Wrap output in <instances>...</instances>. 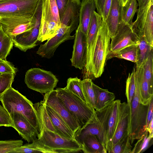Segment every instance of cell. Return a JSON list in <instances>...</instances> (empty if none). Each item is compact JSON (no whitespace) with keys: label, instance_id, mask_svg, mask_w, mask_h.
<instances>
[{"label":"cell","instance_id":"f907efd6","mask_svg":"<svg viewBox=\"0 0 153 153\" xmlns=\"http://www.w3.org/2000/svg\"><path fill=\"white\" fill-rule=\"evenodd\" d=\"M128 0H121L122 4L123 6H124Z\"/></svg>","mask_w":153,"mask_h":153},{"label":"cell","instance_id":"7bdbcfd3","mask_svg":"<svg viewBox=\"0 0 153 153\" xmlns=\"http://www.w3.org/2000/svg\"><path fill=\"white\" fill-rule=\"evenodd\" d=\"M17 69L10 62L6 59H0V73L13 74L16 75Z\"/></svg>","mask_w":153,"mask_h":153},{"label":"cell","instance_id":"d6a6232c","mask_svg":"<svg viewBox=\"0 0 153 153\" xmlns=\"http://www.w3.org/2000/svg\"><path fill=\"white\" fill-rule=\"evenodd\" d=\"M13 46V38L0 30V59H6Z\"/></svg>","mask_w":153,"mask_h":153},{"label":"cell","instance_id":"7dc6e473","mask_svg":"<svg viewBox=\"0 0 153 153\" xmlns=\"http://www.w3.org/2000/svg\"><path fill=\"white\" fill-rule=\"evenodd\" d=\"M97 13L102 17V15L104 6L105 0H94Z\"/></svg>","mask_w":153,"mask_h":153},{"label":"cell","instance_id":"c3c4849f","mask_svg":"<svg viewBox=\"0 0 153 153\" xmlns=\"http://www.w3.org/2000/svg\"><path fill=\"white\" fill-rule=\"evenodd\" d=\"M138 2L139 9H141L145 7L150 0H136Z\"/></svg>","mask_w":153,"mask_h":153},{"label":"cell","instance_id":"b9f144b4","mask_svg":"<svg viewBox=\"0 0 153 153\" xmlns=\"http://www.w3.org/2000/svg\"><path fill=\"white\" fill-rule=\"evenodd\" d=\"M1 126L13 127L10 114L3 106L0 105V126Z\"/></svg>","mask_w":153,"mask_h":153},{"label":"cell","instance_id":"f1b7e54d","mask_svg":"<svg viewBox=\"0 0 153 153\" xmlns=\"http://www.w3.org/2000/svg\"><path fill=\"white\" fill-rule=\"evenodd\" d=\"M33 106L36 111L39 119V129L45 128L57 133L48 114L45 105L42 101L33 104Z\"/></svg>","mask_w":153,"mask_h":153},{"label":"cell","instance_id":"ee69618b","mask_svg":"<svg viewBox=\"0 0 153 153\" xmlns=\"http://www.w3.org/2000/svg\"><path fill=\"white\" fill-rule=\"evenodd\" d=\"M69 1V0H55L59 10L60 20L63 16Z\"/></svg>","mask_w":153,"mask_h":153},{"label":"cell","instance_id":"83f0119b","mask_svg":"<svg viewBox=\"0 0 153 153\" xmlns=\"http://www.w3.org/2000/svg\"><path fill=\"white\" fill-rule=\"evenodd\" d=\"M112 103L102 109L95 110V113L100 123V134L102 140V145L106 149L108 122Z\"/></svg>","mask_w":153,"mask_h":153},{"label":"cell","instance_id":"52a82bcc","mask_svg":"<svg viewBox=\"0 0 153 153\" xmlns=\"http://www.w3.org/2000/svg\"><path fill=\"white\" fill-rule=\"evenodd\" d=\"M137 18L132 26L139 39L144 38L153 47V0H150L143 8L137 9Z\"/></svg>","mask_w":153,"mask_h":153},{"label":"cell","instance_id":"ab89813d","mask_svg":"<svg viewBox=\"0 0 153 153\" xmlns=\"http://www.w3.org/2000/svg\"><path fill=\"white\" fill-rule=\"evenodd\" d=\"M15 75L10 73L2 74L0 75V101L3 94L11 87Z\"/></svg>","mask_w":153,"mask_h":153},{"label":"cell","instance_id":"bcb514c9","mask_svg":"<svg viewBox=\"0 0 153 153\" xmlns=\"http://www.w3.org/2000/svg\"><path fill=\"white\" fill-rule=\"evenodd\" d=\"M112 0H105L103 8L102 19L106 20L108 18L110 10Z\"/></svg>","mask_w":153,"mask_h":153},{"label":"cell","instance_id":"f5cc1de1","mask_svg":"<svg viewBox=\"0 0 153 153\" xmlns=\"http://www.w3.org/2000/svg\"><path fill=\"white\" fill-rule=\"evenodd\" d=\"M2 0H0V1H2Z\"/></svg>","mask_w":153,"mask_h":153},{"label":"cell","instance_id":"60d3db41","mask_svg":"<svg viewBox=\"0 0 153 153\" xmlns=\"http://www.w3.org/2000/svg\"><path fill=\"white\" fill-rule=\"evenodd\" d=\"M22 140H0V153H10L22 145Z\"/></svg>","mask_w":153,"mask_h":153},{"label":"cell","instance_id":"4316f807","mask_svg":"<svg viewBox=\"0 0 153 153\" xmlns=\"http://www.w3.org/2000/svg\"><path fill=\"white\" fill-rule=\"evenodd\" d=\"M90 134L96 135L102 144L100 125L97 118L96 120L88 124L84 128L78 130L74 134V138L82 146L83 138L86 136Z\"/></svg>","mask_w":153,"mask_h":153},{"label":"cell","instance_id":"ffe728a7","mask_svg":"<svg viewBox=\"0 0 153 153\" xmlns=\"http://www.w3.org/2000/svg\"><path fill=\"white\" fill-rule=\"evenodd\" d=\"M122 6L121 0H112L108 17L106 20L111 39L118 29Z\"/></svg>","mask_w":153,"mask_h":153},{"label":"cell","instance_id":"cb8c5ba5","mask_svg":"<svg viewBox=\"0 0 153 153\" xmlns=\"http://www.w3.org/2000/svg\"><path fill=\"white\" fill-rule=\"evenodd\" d=\"M55 21L60 25L58 9L55 0H43L41 24Z\"/></svg>","mask_w":153,"mask_h":153},{"label":"cell","instance_id":"3957f363","mask_svg":"<svg viewBox=\"0 0 153 153\" xmlns=\"http://www.w3.org/2000/svg\"><path fill=\"white\" fill-rule=\"evenodd\" d=\"M110 39L106 21L102 19L93 55L90 78L91 79L100 77L104 71L109 51Z\"/></svg>","mask_w":153,"mask_h":153},{"label":"cell","instance_id":"7a4b0ae2","mask_svg":"<svg viewBox=\"0 0 153 153\" xmlns=\"http://www.w3.org/2000/svg\"><path fill=\"white\" fill-rule=\"evenodd\" d=\"M9 114L17 112L23 115L39 131V118L33 104L17 90L10 87L3 94L1 101Z\"/></svg>","mask_w":153,"mask_h":153},{"label":"cell","instance_id":"8d00e7d4","mask_svg":"<svg viewBox=\"0 0 153 153\" xmlns=\"http://www.w3.org/2000/svg\"><path fill=\"white\" fill-rule=\"evenodd\" d=\"M92 83V79L89 78L82 80L83 91L87 103L94 109L95 98Z\"/></svg>","mask_w":153,"mask_h":153},{"label":"cell","instance_id":"d4e9b609","mask_svg":"<svg viewBox=\"0 0 153 153\" xmlns=\"http://www.w3.org/2000/svg\"><path fill=\"white\" fill-rule=\"evenodd\" d=\"M57 153L46 146L36 137H33L31 143H27L16 149L10 153Z\"/></svg>","mask_w":153,"mask_h":153},{"label":"cell","instance_id":"816d5d0a","mask_svg":"<svg viewBox=\"0 0 153 153\" xmlns=\"http://www.w3.org/2000/svg\"><path fill=\"white\" fill-rule=\"evenodd\" d=\"M1 23L0 22V30L1 29Z\"/></svg>","mask_w":153,"mask_h":153},{"label":"cell","instance_id":"5bb4252c","mask_svg":"<svg viewBox=\"0 0 153 153\" xmlns=\"http://www.w3.org/2000/svg\"><path fill=\"white\" fill-rule=\"evenodd\" d=\"M42 101L45 105L51 108L62 118L74 134L80 128L77 122L57 96L56 90L53 89L45 94Z\"/></svg>","mask_w":153,"mask_h":153},{"label":"cell","instance_id":"db71d44e","mask_svg":"<svg viewBox=\"0 0 153 153\" xmlns=\"http://www.w3.org/2000/svg\"><path fill=\"white\" fill-rule=\"evenodd\" d=\"M1 73H0V75H1Z\"/></svg>","mask_w":153,"mask_h":153},{"label":"cell","instance_id":"277c9868","mask_svg":"<svg viewBox=\"0 0 153 153\" xmlns=\"http://www.w3.org/2000/svg\"><path fill=\"white\" fill-rule=\"evenodd\" d=\"M139 93L138 79L131 108H130L129 123L127 131L131 144L135 140L140 139L147 130L146 123L149 105H145L140 103Z\"/></svg>","mask_w":153,"mask_h":153},{"label":"cell","instance_id":"681fc988","mask_svg":"<svg viewBox=\"0 0 153 153\" xmlns=\"http://www.w3.org/2000/svg\"><path fill=\"white\" fill-rule=\"evenodd\" d=\"M153 119L151 120L147 130L149 132V136L152 138L153 137Z\"/></svg>","mask_w":153,"mask_h":153},{"label":"cell","instance_id":"ac0fdd59","mask_svg":"<svg viewBox=\"0 0 153 153\" xmlns=\"http://www.w3.org/2000/svg\"><path fill=\"white\" fill-rule=\"evenodd\" d=\"M45 105L48 114L57 133L66 138L75 139L74 133L62 118L51 108Z\"/></svg>","mask_w":153,"mask_h":153},{"label":"cell","instance_id":"44dd1931","mask_svg":"<svg viewBox=\"0 0 153 153\" xmlns=\"http://www.w3.org/2000/svg\"><path fill=\"white\" fill-rule=\"evenodd\" d=\"M136 67L137 70L139 83L140 102L144 105H148L151 99L153 98V88L144 76L142 65Z\"/></svg>","mask_w":153,"mask_h":153},{"label":"cell","instance_id":"1f68e13d","mask_svg":"<svg viewBox=\"0 0 153 153\" xmlns=\"http://www.w3.org/2000/svg\"><path fill=\"white\" fill-rule=\"evenodd\" d=\"M138 80L137 69L136 67L134 68L132 72L129 74L126 81V95L130 108H131Z\"/></svg>","mask_w":153,"mask_h":153},{"label":"cell","instance_id":"f35d334b","mask_svg":"<svg viewBox=\"0 0 153 153\" xmlns=\"http://www.w3.org/2000/svg\"><path fill=\"white\" fill-rule=\"evenodd\" d=\"M149 134V132L146 130L143 136L138 139L130 153H142L148 148L153 138L150 137Z\"/></svg>","mask_w":153,"mask_h":153},{"label":"cell","instance_id":"8992f818","mask_svg":"<svg viewBox=\"0 0 153 153\" xmlns=\"http://www.w3.org/2000/svg\"><path fill=\"white\" fill-rule=\"evenodd\" d=\"M58 80L51 72L39 68H33L26 73L25 82L29 88L46 94L56 86Z\"/></svg>","mask_w":153,"mask_h":153},{"label":"cell","instance_id":"6da1fadb","mask_svg":"<svg viewBox=\"0 0 153 153\" xmlns=\"http://www.w3.org/2000/svg\"><path fill=\"white\" fill-rule=\"evenodd\" d=\"M56 90L57 96L80 128L97 120L95 110L77 96L65 88H58Z\"/></svg>","mask_w":153,"mask_h":153},{"label":"cell","instance_id":"9c48e42d","mask_svg":"<svg viewBox=\"0 0 153 153\" xmlns=\"http://www.w3.org/2000/svg\"><path fill=\"white\" fill-rule=\"evenodd\" d=\"M39 0H3L0 1V18L33 16Z\"/></svg>","mask_w":153,"mask_h":153},{"label":"cell","instance_id":"f546056e","mask_svg":"<svg viewBox=\"0 0 153 153\" xmlns=\"http://www.w3.org/2000/svg\"><path fill=\"white\" fill-rule=\"evenodd\" d=\"M138 6L136 0H128L125 5L122 7L120 21L132 25L133 19Z\"/></svg>","mask_w":153,"mask_h":153},{"label":"cell","instance_id":"d590c367","mask_svg":"<svg viewBox=\"0 0 153 153\" xmlns=\"http://www.w3.org/2000/svg\"><path fill=\"white\" fill-rule=\"evenodd\" d=\"M132 147L128 131L112 147L109 153H130Z\"/></svg>","mask_w":153,"mask_h":153},{"label":"cell","instance_id":"d6986e66","mask_svg":"<svg viewBox=\"0 0 153 153\" xmlns=\"http://www.w3.org/2000/svg\"><path fill=\"white\" fill-rule=\"evenodd\" d=\"M96 9L94 0H82L81 1L79 25L86 36L92 16Z\"/></svg>","mask_w":153,"mask_h":153},{"label":"cell","instance_id":"8fae6325","mask_svg":"<svg viewBox=\"0 0 153 153\" xmlns=\"http://www.w3.org/2000/svg\"><path fill=\"white\" fill-rule=\"evenodd\" d=\"M102 20V16L95 11L92 16L86 35L87 56L85 65L82 69L83 79L90 78L93 55Z\"/></svg>","mask_w":153,"mask_h":153},{"label":"cell","instance_id":"e0dca14e","mask_svg":"<svg viewBox=\"0 0 153 153\" xmlns=\"http://www.w3.org/2000/svg\"><path fill=\"white\" fill-rule=\"evenodd\" d=\"M129 115L130 108L128 103L120 102L116 128L111 142V150L125 134L128 131Z\"/></svg>","mask_w":153,"mask_h":153},{"label":"cell","instance_id":"836d02e7","mask_svg":"<svg viewBox=\"0 0 153 153\" xmlns=\"http://www.w3.org/2000/svg\"><path fill=\"white\" fill-rule=\"evenodd\" d=\"M137 45V61L136 66L140 67L147 58L153 47L148 44L144 38L139 39Z\"/></svg>","mask_w":153,"mask_h":153},{"label":"cell","instance_id":"2e32d148","mask_svg":"<svg viewBox=\"0 0 153 153\" xmlns=\"http://www.w3.org/2000/svg\"><path fill=\"white\" fill-rule=\"evenodd\" d=\"M10 114L12 120L13 128L28 143L32 142L33 138L37 136L39 133L38 129L22 114L13 112Z\"/></svg>","mask_w":153,"mask_h":153},{"label":"cell","instance_id":"7402d4cb","mask_svg":"<svg viewBox=\"0 0 153 153\" xmlns=\"http://www.w3.org/2000/svg\"><path fill=\"white\" fill-rule=\"evenodd\" d=\"M121 101L114 100L111 104V111L107 124L106 150L109 153L111 150L112 138L115 131L118 118L119 105Z\"/></svg>","mask_w":153,"mask_h":153},{"label":"cell","instance_id":"4dcf8cb0","mask_svg":"<svg viewBox=\"0 0 153 153\" xmlns=\"http://www.w3.org/2000/svg\"><path fill=\"white\" fill-rule=\"evenodd\" d=\"M138 44L126 47L119 51L108 55L106 60L114 57L123 59L136 63L137 61Z\"/></svg>","mask_w":153,"mask_h":153},{"label":"cell","instance_id":"30bf717a","mask_svg":"<svg viewBox=\"0 0 153 153\" xmlns=\"http://www.w3.org/2000/svg\"><path fill=\"white\" fill-rule=\"evenodd\" d=\"M110 43L109 55L128 46L138 44L139 38L132 25L120 21L117 30Z\"/></svg>","mask_w":153,"mask_h":153},{"label":"cell","instance_id":"9a60e30c","mask_svg":"<svg viewBox=\"0 0 153 153\" xmlns=\"http://www.w3.org/2000/svg\"><path fill=\"white\" fill-rule=\"evenodd\" d=\"M72 54L70 60L76 68L82 69L85 67L87 56L86 36L78 25L76 31Z\"/></svg>","mask_w":153,"mask_h":153},{"label":"cell","instance_id":"74e56055","mask_svg":"<svg viewBox=\"0 0 153 153\" xmlns=\"http://www.w3.org/2000/svg\"><path fill=\"white\" fill-rule=\"evenodd\" d=\"M150 51L147 58L142 65L144 76L149 82L150 86L153 88V51Z\"/></svg>","mask_w":153,"mask_h":153},{"label":"cell","instance_id":"e575fe53","mask_svg":"<svg viewBox=\"0 0 153 153\" xmlns=\"http://www.w3.org/2000/svg\"><path fill=\"white\" fill-rule=\"evenodd\" d=\"M65 88L87 104L83 91L82 80L80 79L77 77L68 78L67 81V86Z\"/></svg>","mask_w":153,"mask_h":153},{"label":"cell","instance_id":"484cf974","mask_svg":"<svg viewBox=\"0 0 153 153\" xmlns=\"http://www.w3.org/2000/svg\"><path fill=\"white\" fill-rule=\"evenodd\" d=\"M82 151L84 153H106V149L95 135L90 134L83 139Z\"/></svg>","mask_w":153,"mask_h":153},{"label":"cell","instance_id":"5b68a950","mask_svg":"<svg viewBox=\"0 0 153 153\" xmlns=\"http://www.w3.org/2000/svg\"><path fill=\"white\" fill-rule=\"evenodd\" d=\"M37 137L43 144L57 153H75L82 151L81 145L75 139L62 137L45 128L40 129Z\"/></svg>","mask_w":153,"mask_h":153},{"label":"cell","instance_id":"f6af8a7d","mask_svg":"<svg viewBox=\"0 0 153 153\" xmlns=\"http://www.w3.org/2000/svg\"><path fill=\"white\" fill-rule=\"evenodd\" d=\"M152 98L151 100L149 105L147 115L146 128L147 130L153 119V100Z\"/></svg>","mask_w":153,"mask_h":153},{"label":"cell","instance_id":"4fadbf2b","mask_svg":"<svg viewBox=\"0 0 153 153\" xmlns=\"http://www.w3.org/2000/svg\"><path fill=\"white\" fill-rule=\"evenodd\" d=\"M74 30L69 27H60L54 36L48 39L44 44L40 45L36 53L42 57L51 58L60 44L67 40L74 39V35H71Z\"/></svg>","mask_w":153,"mask_h":153},{"label":"cell","instance_id":"603a6c76","mask_svg":"<svg viewBox=\"0 0 153 153\" xmlns=\"http://www.w3.org/2000/svg\"><path fill=\"white\" fill-rule=\"evenodd\" d=\"M92 85L95 94V110L104 108L114 100L115 96L113 93L100 88L93 82Z\"/></svg>","mask_w":153,"mask_h":153},{"label":"cell","instance_id":"7c38bea8","mask_svg":"<svg viewBox=\"0 0 153 153\" xmlns=\"http://www.w3.org/2000/svg\"><path fill=\"white\" fill-rule=\"evenodd\" d=\"M0 22L3 31L12 38L30 30L34 25L33 17L14 16L3 17L0 18Z\"/></svg>","mask_w":153,"mask_h":153},{"label":"cell","instance_id":"ba28073f","mask_svg":"<svg viewBox=\"0 0 153 153\" xmlns=\"http://www.w3.org/2000/svg\"><path fill=\"white\" fill-rule=\"evenodd\" d=\"M43 0H39L33 16L34 25L31 30L13 38V45L21 51L26 52L37 45L41 24Z\"/></svg>","mask_w":153,"mask_h":153}]
</instances>
